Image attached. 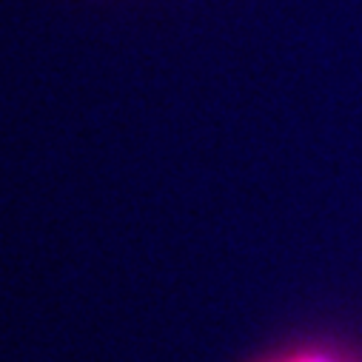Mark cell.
<instances>
[{"label": "cell", "instance_id": "obj_1", "mask_svg": "<svg viewBox=\"0 0 362 362\" xmlns=\"http://www.w3.org/2000/svg\"><path fill=\"white\" fill-rule=\"evenodd\" d=\"M265 362H342L331 354H322V351H288V354H280V356H271Z\"/></svg>", "mask_w": 362, "mask_h": 362}]
</instances>
